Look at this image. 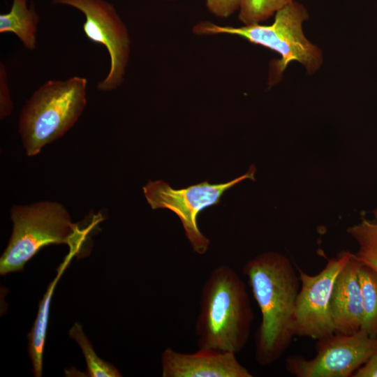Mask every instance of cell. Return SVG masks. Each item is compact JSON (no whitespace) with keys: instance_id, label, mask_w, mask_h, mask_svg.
I'll return each instance as SVG.
<instances>
[{"instance_id":"21","label":"cell","mask_w":377,"mask_h":377,"mask_svg":"<svg viewBox=\"0 0 377 377\" xmlns=\"http://www.w3.org/2000/svg\"><path fill=\"white\" fill-rule=\"evenodd\" d=\"M374 214L376 216H377V207L376 208V209L374 211Z\"/></svg>"},{"instance_id":"13","label":"cell","mask_w":377,"mask_h":377,"mask_svg":"<svg viewBox=\"0 0 377 377\" xmlns=\"http://www.w3.org/2000/svg\"><path fill=\"white\" fill-rule=\"evenodd\" d=\"M29 0H12L7 13L0 14V33L15 34L24 48L32 51L36 48L40 16Z\"/></svg>"},{"instance_id":"3","label":"cell","mask_w":377,"mask_h":377,"mask_svg":"<svg viewBox=\"0 0 377 377\" xmlns=\"http://www.w3.org/2000/svg\"><path fill=\"white\" fill-rule=\"evenodd\" d=\"M309 17L307 9L295 1L278 11L269 25L256 24L235 27L200 21L193 26L192 32L198 36H237L279 54L280 59L269 64L268 84L272 87L280 82L282 73L293 61L302 64L309 75L322 66V51L306 38L303 31V23Z\"/></svg>"},{"instance_id":"11","label":"cell","mask_w":377,"mask_h":377,"mask_svg":"<svg viewBox=\"0 0 377 377\" xmlns=\"http://www.w3.org/2000/svg\"><path fill=\"white\" fill-rule=\"evenodd\" d=\"M361 263L353 253L335 280L330 298L335 333L351 334L361 330L363 311L358 275Z\"/></svg>"},{"instance_id":"18","label":"cell","mask_w":377,"mask_h":377,"mask_svg":"<svg viewBox=\"0 0 377 377\" xmlns=\"http://www.w3.org/2000/svg\"><path fill=\"white\" fill-rule=\"evenodd\" d=\"M13 110V103L8 83L6 68L3 63L0 64V118L9 117Z\"/></svg>"},{"instance_id":"7","label":"cell","mask_w":377,"mask_h":377,"mask_svg":"<svg viewBox=\"0 0 377 377\" xmlns=\"http://www.w3.org/2000/svg\"><path fill=\"white\" fill-rule=\"evenodd\" d=\"M80 11L85 20L82 25L86 37L103 45L110 57L107 75L96 86L101 91H112L124 81L131 53V38L126 25L114 6L106 0H52Z\"/></svg>"},{"instance_id":"12","label":"cell","mask_w":377,"mask_h":377,"mask_svg":"<svg viewBox=\"0 0 377 377\" xmlns=\"http://www.w3.org/2000/svg\"><path fill=\"white\" fill-rule=\"evenodd\" d=\"M77 253L75 251L70 249L64 260L58 267L55 278L49 284L47 291L39 302L37 316L30 332L28 334V351L33 366L32 372L36 377H40L43 374V355L48 325L52 296L64 271L70 263L73 257Z\"/></svg>"},{"instance_id":"5","label":"cell","mask_w":377,"mask_h":377,"mask_svg":"<svg viewBox=\"0 0 377 377\" xmlns=\"http://www.w3.org/2000/svg\"><path fill=\"white\" fill-rule=\"evenodd\" d=\"M10 219L13 230L0 258L1 275L23 270L27 263L48 245L66 244L77 253L90 228L81 229L72 222L62 204L50 200L14 205Z\"/></svg>"},{"instance_id":"9","label":"cell","mask_w":377,"mask_h":377,"mask_svg":"<svg viewBox=\"0 0 377 377\" xmlns=\"http://www.w3.org/2000/svg\"><path fill=\"white\" fill-rule=\"evenodd\" d=\"M352 253L341 251L324 268L309 275L297 267L300 281L295 318V336L318 340L335 333L330 315V298L335 280Z\"/></svg>"},{"instance_id":"17","label":"cell","mask_w":377,"mask_h":377,"mask_svg":"<svg viewBox=\"0 0 377 377\" xmlns=\"http://www.w3.org/2000/svg\"><path fill=\"white\" fill-rule=\"evenodd\" d=\"M295 0H242L237 18L244 25L260 24Z\"/></svg>"},{"instance_id":"19","label":"cell","mask_w":377,"mask_h":377,"mask_svg":"<svg viewBox=\"0 0 377 377\" xmlns=\"http://www.w3.org/2000/svg\"><path fill=\"white\" fill-rule=\"evenodd\" d=\"M242 0H206L207 10L214 17L226 19L239 10Z\"/></svg>"},{"instance_id":"20","label":"cell","mask_w":377,"mask_h":377,"mask_svg":"<svg viewBox=\"0 0 377 377\" xmlns=\"http://www.w3.org/2000/svg\"><path fill=\"white\" fill-rule=\"evenodd\" d=\"M352 377H377V352L372 355Z\"/></svg>"},{"instance_id":"15","label":"cell","mask_w":377,"mask_h":377,"mask_svg":"<svg viewBox=\"0 0 377 377\" xmlns=\"http://www.w3.org/2000/svg\"><path fill=\"white\" fill-rule=\"evenodd\" d=\"M347 231L359 245L357 260L377 273V221L362 219Z\"/></svg>"},{"instance_id":"6","label":"cell","mask_w":377,"mask_h":377,"mask_svg":"<svg viewBox=\"0 0 377 377\" xmlns=\"http://www.w3.org/2000/svg\"><path fill=\"white\" fill-rule=\"evenodd\" d=\"M255 172L256 169L251 166L246 174L226 183L212 184L207 180L180 189L173 188L162 180L149 181L143 186V192L153 209H168L177 215L193 251L204 254L210 241L198 226L199 214L207 207L218 205L223 193L240 182L254 180Z\"/></svg>"},{"instance_id":"8","label":"cell","mask_w":377,"mask_h":377,"mask_svg":"<svg viewBox=\"0 0 377 377\" xmlns=\"http://www.w3.org/2000/svg\"><path fill=\"white\" fill-rule=\"evenodd\" d=\"M316 354L308 360L301 355L286 360V369L297 377H349L377 352V338L364 330L334 333L317 340Z\"/></svg>"},{"instance_id":"4","label":"cell","mask_w":377,"mask_h":377,"mask_svg":"<svg viewBox=\"0 0 377 377\" xmlns=\"http://www.w3.org/2000/svg\"><path fill=\"white\" fill-rule=\"evenodd\" d=\"M88 81L81 76L49 80L26 101L19 115L18 133L28 156L38 155L77 121L87 105Z\"/></svg>"},{"instance_id":"16","label":"cell","mask_w":377,"mask_h":377,"mask_svg":"<svg viewBox=\"0 0 377 377\" xmlns=\"http://www.w3.org/2000/svg\"><path fill=\"white\" fill-rule=\"evenodd\" d=\"M69 337L77 343L83 353L87 363V376H121V373L114 365L98 357L89 341L85 336L82 330V326L80 323H75L73 325L69 330Z\"/></svg>"},{"instance_id":"22","label":"cell","mask_w":377,"mask_h":377,"mask_svg":"<svg viewBox=\"0 0 377 377\" xmlns=\"http://www.w3.org/2000/svg\"><path fill=\"white\" fill-rule=\"evenodd\" d=\"M161 1H175L176 0H161Z\"/></svg>"},{"instance_id":"10","label":"cell","mask_w":377,"mask_h":377,"mask_svg":"<svg viewBox=\"0 0 377 377\" xmlns=\"http://www.w3.org/2000/svg\"><path fill=\"white\" fill-rule=\"evenodd\" d=\"M163 377H252L232 353L198 349L184 353L166 348L161 354Z\"/></svg>"},{"instance_id":"2","label":"cell","mask_w":377,"mask_h":377,"mask_svg":"<svg viewBox=\"0 0 377 377\" xmlns=\"http://www.w3.org/2000/svg\"><path fill=\"white\" fill-rule=\"evenodd\" d=\"M253 312L244 281L230 267H214L201 291L195 325L198 349L237 354L246 344Z\"/></svg>"},{"instance_id":"1","label":"cell","mask_w":377,"mask_h":377,"mask_svg":"<svg viewBox=\"0 0 377 377\" xmlns=\"http://www.w3.org/2000/svg\"><path fill=\"white\" fill-rule=\"evenodd\" d=\"M242 272L261 313L255 335V358L260 365H270L283 355L295 336L299 275L286 256L274 251L256 256Z\"/></svg>"},{"instance_id":"14","label":"cell","mask_w":377,"mask_h":377,"mask_svg":"<svg viewBox=\"0 0 377 377\" xmlns=\"http://www.w3.org/2000/svg\"><path fill=\"white\" fill-rule=\"evenodd\" d=\"M358 275L363 311L361 330L369 337L377 338V273L361 263Z\"/></svg>"}]
</instances>
